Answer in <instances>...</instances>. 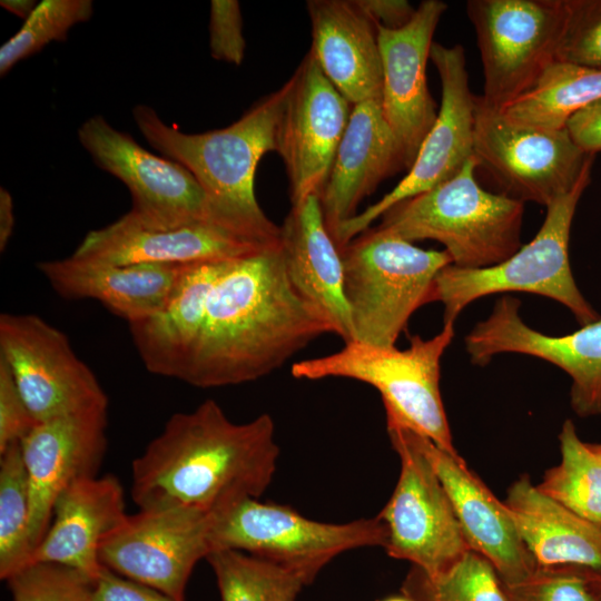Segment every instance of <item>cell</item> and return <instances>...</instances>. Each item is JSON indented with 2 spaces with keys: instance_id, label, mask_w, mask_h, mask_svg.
I'll return each instance as SVG.
<instances>
[{
  "instance_id": "cell-7",
  "label": "cell",
  "mask_w": 601,
  "mask_h": 601,
  "mask_svg": "<svg viewBox=\"0 0 601 601\" xmlns=\"http://www.w3.org/2000/svg\"><path fill=\"white\" fill-rule=\"evenodd\" d=\"M590 162L573 189L546 207L534 238L505 260L489 267H444L436 276L432 302L444 306V323H455L472 302L486 295L525 292L554 299L583 326L600 318L583 297L569 258L570 230L579 200L591 180Z\"/></svg>"
},
{
  "instance_id": "cell-17",
  "label": "cell",
  "mask_w": 601,
  "mask_h": 601,
  "mask_svg": "<svg viewBox=\"0 0 601 601\" xmlns=\"http://www.w3.org/2000/svg\"><path fill=\"white\" fill-rule=\"evenodd\" d=\"M512 296L495 302L489 317L465 337L473 364L486 365L502 353H519L550 362L572 378L570 402L581 417L601 415V318L560 336L540 333L520 316Z\"/></svg>"
},
{
  "instance_id": "cell-24",
  "label": "cell",
  "mask_w": 601,
  "mask_h": 601,
  "mask_svg": "<svg viewBox=\"0 0 601 601\" xmlns=\"http://www.w3.org/2000/svg\"><path fill=\"white\" fill-rule=\"evenodd\" d=\"M313 52L351 105L382 99L383 67L375 22L357 1L309 0Z\"/></svg>"
},
{
  "instance_id": "cell-22",
  "label": "cell",
  "mask_w": 601,
  "mask_h": 601,
  "mask_svg": "<svg viewBox=\"0 0 601 601\" xmlns=\"http://www.w3.org/2000/svg\"><path fill=\"white\" fill-rule=\"evenodd\" d=\"M406 168L403 151L388 126L382 99L353 105L346 130L319 196L326 227L335 239L359 203L387 177Z\"/></svg>"
},
{
  "instance_id": "cell-46",
  "label": "cell",
  "mask_w": 601,
  "mask_h": 601,
  "mask_svg": "<svg viewBox=\"0 0 601 601\" xmlns=\"http://www.w3.org/2000/svg\"><path fill=\"white\" fill-rule=\"evenodd\" d=\"M595 584H597V601H601V572L597 573Z\"/></svg>"
},
{
  "instance_id": "cell-40",
  "label": "cell",
  "mask_w": 601,
  "mask_h": 601,
  "mask_svg": "<svg viewBox=\"0 0 601 601\" xmlns=\"http://www.w3.org/2000/svg\"><path fill=\"white\" fill-rule=\"evenodd\" d=\"M88 601H179L170 595L121 577L104 566Z\"/></svg>"
},
{
  "instance_id": "cell-29",
  "label": "cell",
  "mask_w": 601,
  "mask_h": 601,
  "mask_svg": "<svg viewBox=\"0 0 601 601\" xmlns=\"http://www.w3.org/2000/svg\"><path fill=\"white\" fill-rule=\"evenodd\" d=\"M599 99L601 69L555 61L528 92L499 111L513 124L555 130Z\"/></svg>"
},
{
  "instance_id": "cell-31",
  "label": "cell",
  "mask_w": 601,
  "mask_h": 601,
  "mask_svg": "<svg viewBox=\"0 0 601 601\" xmlns=\"http://www.w3.org/2000/svg\"><path fill=\"white\" fill-rule=\"evenodd\" d=\"M211 566L221 601H297L311 581L302 573L236 550L214 551Z\"/></svg>"
},
{
  "instance_id": "cell-44",
  "label": "cell",
  "mask_w": 601,
  "mask_h": 601,
  "mask_svg": "<svg viewBox=\"0 0 601 601\" xmlns=\"http://www.w3.org/2000/svg\"><path fill=\"white\" fill-rule=\"evenodd\" d=\"M0 4L26 21L38 3L33 0H1Z\"/></svg>"
},
{
  "instance_id": "cell-1",
  "label": "cell",
  "mask_w": 601,
  "mask_h": 601,
  "mask_svg": "<svg viewBox=\"0 0 601 601\" xmlns=\"http://www.w3.org/2000/svg\"><path fill=\"white\" fill-rule=\"evenodd\" d=\"M328 333L334 325L294 286L279 244L229 260L179 381L199 388L253 382Z\"/></svg>"
},
{
  "instance_id": "cell-36",
  "label": "cell",
  "mask_w": 601,
  "mask_h": 601,
  "mask_svg": "<svg viewBox=\"0 0 601 601\" xmlns=\"http://www.w3.org/2000/svg\"><path fill=\"white\" fill-rule=\"evenodd\" d=\"M595 571L574 568H538L514 584H504L509 601H597Z\"/></svg>"
},
{
  "instance_id": "cell-20",
  "label": "cell",
  "mask_w": 601,
  "mask_h": 601,
  "mask_svg": "<svg viewBox=\"0 0 601 601\" xmlns=\"http://www.w3.org/2000/svg\"><path fill=\"white\" fill-rule=\"evenodd\" d=\"M268 248L210 220L155 229L127 215L112 224L90 230L75 253L79 259L117 265H185L228 260Z\"/></svg>"
},
{
  "instance_id": "cell-10",
  "label": "cell",
  "mask_w": 601,
  "mask_h": 601,
  "mask_svg": "<svg viewBox=\"0 0 601 601\" xmlns=\"http://www.w3.org/2000/svg\"><path fill=\"white\" fill-rule=\"evenodd\" d=\"M401 471L393 494L377 515L386 526L384 549L427 577L445 571L471 549L450 497L420 444V434L386 424Z\"/></svg>"
},
{
  "instance_id": "cell-15",
  "label": "cell",
  "mask_w": 601,
  "mask_h": 601,
  "mask_svg": "<svg viewBox=\"0 0 601 601\" xmlns=\"http://www.w3.org/2000/svg\"><path fill=\"white\" fill-rule=\"evenodd\" d=\"M210 513L193 508L127 514L99 548L102 566L185 601L189 577L210 552Z\"/></svg>"
},
{
  "instance_id": "cell-4",
  "label": "cell",
  "mask_w": 601,
  "mask_h": 601,
  "mask_svg": "<svg viewBox=\"0 0 601 601\" xmlns=\"http://www.w3.org/2000/svg\"><path fill=\"white\" fill-rule=\"evenodd\" d=\"M477 167L474 156L453 178L393 206L377 228L411 243L436 240L460 268L505 260L521 247L524 203L481 187Z\"/></svg>"
},
{
  "instance_id": "cell-19",
  "label": "cell",
  "mask_w": 601,
  "mask_h": 601,
  "mask_svg": "<svg viewBox=\"0 0 601 601\" xmlns=\"http://www.w3.org/2000/svg\"><path fill=\"white\" fill-rule=\"evenodd\" d=\"M447 4L424 0L402 28L376 24L383 67L382 107L407 169L433 127L437 112L426 81L433 36Z\"/></svg>"
},
{
  "instance_id": "cell-38",
  "label": "cell",
  "mask_w": 601,
  "mask_h": 601,
  "mask_svg": "<svg viewBox=\"0 0 601 601\" xmlns=\"http://www.w3.org/2000/svg\"><path fill=\"white\" fill-rule=\"evenodd\" d=\"M238 1L213 0L209 13V49L214 59L239 66L246 42Z\"/></svg>"
},
{
  "instance_id": "cell-33",
  "label": "cell",
  "mask_w": 601,
  "mask_h": 601,
  "mask_svg": "<svg viewBox=\"0 0 601 601\" xmlns=\"http://www.w3.org/2000/svg\"><path fill=\"white\" fill-rule=\"evenodd\" d=\"M402 592L414 601H509L494 566L473 550L434 577L413 566Z\"/></svg>"
},
{
  "instance_id": "cell-43",
  "label": "cell",
  "mask_w": 601,
  "mask_h": 601,
  "mask_svg": "<svg viewBox=\"0 0 601 601\" xmlns=\"http://www.w3.org/2000/svg\"><path fill=\"white\" fill-rule=\"evenodd\" d=\"M14 227L13 200L7 189H0V250L3 252Z\"/></svg>"
},
{
  "instance_id": "cell-42",
  "label": "cell",
  "mask_w": 601,
  "mask_h": 601,
  "mask_svg": "<svg viewBox=\"0 0 601 601\" xmlns=\"http://www.w3.org/2000/svg\"><path fill=\"white\" fill-rule=\"evenodd\" d=\"M363 11L375 22L386 29H398L405 26L416 9L405 0H356Z\"/></svg>"
},
{
  "instance_id": "cell-11",
  "label": "cell",
  "mask_w": 601,
  "mask_h": 601,
  "mask_svg": "<svg viewBox=\"0 0 601 601\" xmlns=\"http://www.w3.org/2000/svg\"><path fill=\"white\" fill-rule=\"evenodd\" d=\"M474 154L513 199L548 207L570 193L595 155L583 151L566 128L513 124L476 99Z\"/></svg>"
},
{
  "instance_id": "cell-21",
  "label": "cell",
  "mask_w": 601,
  "mask_h": 601,
  "mask_svg": "<svg viewBox=\"0 0 601 601\" xmlns=\"http://www.w3.org/2000/svg\"><path fill=\"white\" fill-rule=\"evenodd\" d=\"M420 444L445 489L471 549L496 570L504 584L518 583L538 568L503 501L466 465L420 434Z\"/></svg>"
},
{
  "instance_id": "cell-23",
  "label": "cell",
  "mask_w": 601,
  "mask_h": 601,
  "mask_svg": "<svg viewBox=\"0 0 601 601\" xmlns=\"http://www.w3.org/2000/svg\"><path fill=\"white\" fill-rule=\"evenodd\" d=\"M126 516L124 487L115 475L78 480L58 495L50 525L30 563L69 566L95 581L104 569L100 544Z\"/></svg>"
},
{
  "instance_id": "cell-34",
  "label": "cell",
  "mask_w": 601,
  "mask_h": 601,
  "mask_svg": "<svg viewBox=\"0 0 601 601\" xmlns=\"http://www.w3.org/2000/svg\"><path fill=\"white\" fill-rule=\"evenodd\" d=\"M93 13L91 0H43L39 2L19 31L0 48V75L17 62L39 52L51 41H63L77 23Z\"/></svg>"
},
{
  "instance_id": "cell-37",
  "label": "cell",
  "mask_w": 601,
  "mask_h": 601,
  "mask_svg": "<svg viewBox=\"0 0 601 601\" xmlns=\"http://www.w3.org/2000/svg\"><path fill=\"white\" fill-rule=\"evenodd\" d=\"M556 61L601 69V0H568Z\"/></svg>"
},
{
  "instance_id": "cell-27",
  "label": "cell",
  "mask_w": 601,
  "mask_h": 601,
  "mask_svg": "<svg viewBox=\"0 0 601 601\" xmlns=\"http://www.w3.org/2000/svg\"><path fill=\"white\" fill-rule=\"evenodd\" d=\"M229 260L185 264L162 308L128 323L148 372L180 380L204 326L213 288Z\"/></svg>"
},
{
  "instance_id": "cell-9",
  "label": "cell",
  "mask_w": 601,
  "mask_h": 601,
  "mask_svg": "<svg viewBox=\"0 0 601 601\" xmlns=\"http://www.w3.org/2000/svg\"><path fill=\"white\" fill-rule=\"evenodd\" d=\"M484 73L481 101L502 109L528 92L556 61L568 0H471Z\"/></svg>"
},
{
  "instance_id": "cell-26",
  "label": "cell",
  "mask_w": 601,
  "mask_h": 601,
  "mask_svg": "<svg viewBox=\"0 0 601 601\" xmlns=\"http://www.w3.org/2000/svg\"><path fill=\"white\" fill-rule=\"evenodd\" d=\"M184 265H117L73 256L41 262L40 273L66 299H95L128 323L159 312Z\"/></svg>"
},
{
  "instance_id": "cell-12",
  "label": "cell",
  "mask_w": 601,
  "mask_h": 601,
  "mask_svg": "<svg viewBox=\"0 0 601 601\" xmlns=\"http://www.w3.org/2000/svg\"><path fill=\"white\" fill-rule=\"evenodd\" d=\"M0 358L38 423L108 408L107 394L67 335L37 315H0Z\"/></svg>"
},
{
  "instance_id": "cell-5",
  "label": "cell",
  "mask_w": 601,
  "mask_h": 601,
  "mask_svg": "<svg viewBox=\"0 0 601 601\" xmlns=\"http://www.w3.org/2000/svg\"><path fill=\"white\" fill-rule=\"evenodd\" d=\"M454 323H444L435 336L410 338V347L397 349L357 341L328 355L292 365L298 380L349 378L378 391L386 424L407 427L450 453H457L440 392L441 358L454 338Z\"/></svg>"
},
{
  "instance_id": "cell-13",
  "label": "cell",
  "mask_w": 601,
  "mask_h": 601,
  "mask_svg": "<svg viewBox=\"0 0 601 601\" xmlns=\"http://www.w3.org/2000/svg\"><path fill=\"white\" fill-rule=\"evenodd\" d=\"M430 58L441 79L436 120L405 177L378 201L344 223L335 242L341 249L396 204L457 175L474 154L476 99L469 87L464 48L433 42Z\"/></svg>"
},
{
  "instance_id": "cell-47",
  "label": "cell",
  "mask_w": 601,
  "mask_h": 601,
  "mask_svg": "<svg viewBox=\"0 0 601 601\" xmlns=\"http://www.w3.org/2000/svg\"><path fill=\"white\" fill-rule=\"evenodd\" d=\"M592 449L598 453V455L601 457V443L600 444H592L590 443Z\"/></svg>"
},
{
  "instance_id": "cell-2",
  "label": "cell",
  "mask_w": 601,
  "mask_h": 601,
  "mask_svg": "<svg viewBox=\"0 0 601 601\" xmlns=\"http://www.w3.org/2000/svg\"><path fill=\"white\" fill-rule=\"evenodd\" d=\"M275 435L270 415L235 423L214 400L175 413L132 461L131 499L139 510L185 506L207 513L259 499L277 467Z\"/></svg>"
},
{
  "instance_id": "cell-3",
  "label": "cell",
  "mask_w": 601,
  "mask_h": 601,
  "mask_svg": "<svg viewBox=\"0 0 601 601\" xmlns=\"http://www.w3.org/2000/svg\"><path fill=\"white\" fill-rule=\"evenodd\" d=\"M290 80L267 95L237 121L221 129L186 134L165 124L147 105L134 120L146 140L166 158L185 166L204 188L210 219L266 247L280 244V227L260 208L255 195L258 162L277 151L279 125Z\"/></svg>"
},
{
  "instance_id": "cell-45",
  "label": "cell",
  "mask_w": 601,
  "mask_h": 601,
  "mask_svg": "<svg viewBox=\"0 0 601 601\" xmlns=\"http://www.w3.org/2000/svg\"><path fill=\"white\" fill-rule=\"evenodd\" d=\"M381 601H414V600L402 592L401 595L388 597V598H385V599H383Z\"/></svg>"
},
{
  "instance_id": "cell-8",
  "label": "cell",
  "mask_w": 601,
  "mask_h": 601,
  "mask_svg": "<svg viewBox=\"0 0 601 601\" xmlns=\"http://www.w3.org/2000/svg\"><path fill=\"white\" fill-rule=\"evenodd\" d=\"M386 536L377 515L325 523L287 505L246 497L210 513L208 542L209 553L242 551L297 571L312 582L337 555L358 548H384Z\"/></svg>"
},
{
  "instance_id": "cell-18",
  "label": "cell",
  "mask_w": 601,
  "mask_h": 601,
  "mask_svg": "<svg viewBox=\"0 0 601 601\" xmlns=\"http://www.w3.org/2000/svg\"><path fill=\"white\" fill-rule=\"evenodd\" d=\"M106 430L107 408H92L39 422L20 442L29 480L31 552L50 525L58 495L78 480L97 476L108 445Z\"/></svg>"
},
{
  "instance_id": "cell-30",
  "label": "cell",
  "mask_w": 601,
  "mask_h": 601,
  "mask_svg": "<svg viewBox=\"0 0 601 601\" xmlns=\"http://www.w3.org/2000/svg\"><path fill=\"white\" fill-rule=\"evenodd\" d=\"M561 461L536 486L574 514L601 529V457L566 420L559 434Z\"/></svg>"
},
{
  "instance_id": "cell-32",
  "label": "cell",
  "mask_w": 601,
  "mask_h": 601,
  "mask_svg": "<svg viewBox=\"0 0 601 601\" xmlns=\"http://www.w3.org/2000/svg\"><path fill=\"white\" fill-rule=\"evenodd\" d=\"M30 515L29 480L20 442L0 452V578L30 564L28 539Z\"/></svg>"
},
{
  "instance_id": "cell-14",
  "label": "cell",
  "mask_w": 601,
  "mask_h": 601,
  "mask_svg": "<svg viewBox=\"0 0 601 601\" xmlns=\"http://www.w3.org/2000/svg\"><path fill=\"white\" fill-rule=\"evenodd\" d=\"M78 138L97 166L127 186L132 208L126 215L136 224L167 229L213 221L204 188L181 164L149 152L101 116L86 120Z\"/></svg>"
},
{
  "instance_id": "cell-25",
  "label": "cell",
  "mask_w": 601,
  "mask_h": 601,
  "mask_svg": "<svg viewBox=\"0 0 601 601\" xmlns=\"http://www.w3.org/2000/svg\"><path fill=\"white\" fill-rule=\"evenodd\" d=\"M280 252L297 290L328 317L337 336L352 342L343 259L326 227L318 195L292 205L280 226Z\"/></svg>"
},
{
  "instance_id": "cell-16",
  "label": "cell",
  "mask_w": 601,
  "mask_h": 601,
  "mask_svg": "<svg viewBox=\"0 0 601 601\" xmlns=\"http://www.w3.org/2000/svg\"><path fill=\"white\" fill-rule=\"evenodd\" d=\"M277 152L288 176L292 205L321 196L346 130L349 102L322 71L309 50L289 78Z\"/></svg>"
},
{
  "instance_id": "cell-6",
  "label": "cell",
  "mask_w": 601,
  "mask_h": 601,
  "mask_svg": "<svg viewBox=\"0 0 601 601\" xmlns=\"http://www.w3.org/2000/svg\"><path fill=\"white\" fill-rule=\"evenodd\" d=\"M353 341L392 347L412 314L432 302L437 274L452 265L449 253L420 248L377 227L341 249Z\"/></svg>"
},
{
  "instance_id": "cell-41",
  "label": "cell",
  "mask_w": 601,
  "mask_h": 601,
  "mask_svg": "<svg viewBox=\"0 0 601 601\" xmlns=\"http://www.w3.org/2000/svg\"><path fill=\"white\" fill-rule=\"evenodd\" d=\"M565 128L573 141L587 154L601 151V99L573 115Z\"/></svg>"
},
{
  "instance_id": "cell-39",
  "label": "cell",
  "mask_w": 601,
  "mask_h": 601,
  "mask_svg": "<svg viewBox=\"0 0 601 601\" xmlns=\"http://www.w3.org/2000/svg\"><path fill=\"white\" fill-rule=\"evenodd\" d=\"M37 423L9 366L0 358V452L21 442Z\"/></svg>"
},
{
  "instance_id": "cell-28",
  "label": "cell",
  "mask_w": 601,
  "mask_h": 601,
  "mask_svg": "<svg viewBox=\"0 0 601 601\" xmlns=\"http://www.w3.org/2000/svg\"><path fill=\"white\" fill-rule=\"evenodd\" d=\"M503 503L536 568L601 572V529L545 495L526 474L512 483Z\"/></svg>"
},
{
  "instance_id": "cell-35",
  "label": "cell",
  "mask_w": 601,
  "mask_h": 601,
  "mask_svg": "<svg viewBox=\"0 0 601 601\" xmlns=\"http://www.w3.org/2000/svg\"><path fill=\"white\" fill-rule=\"evenodd\" d=\"M6 581L12 601H88L95 582L79 570L47 562L30 563Z\"/></svg>"
}]
</instances>
